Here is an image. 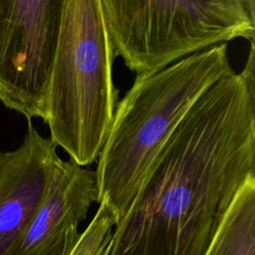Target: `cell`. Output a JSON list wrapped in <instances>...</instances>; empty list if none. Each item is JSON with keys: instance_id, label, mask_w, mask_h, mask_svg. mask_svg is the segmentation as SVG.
Returning a JSON list of instances; mask_svg holds the SVG:
<instances>
[{"instance_id": "obj_9", "label": "cell", "mask_w": 255, "mask_h": 255, "mask_svg": "<svg viewBox=\"0 0 255 255\" xmlns=\"http://www.w3.org/2000/svg\"><path fill=\"white\" fill-rule=\"evenodd\" d=\"M99 204L87 228L70 235L62 255H108L118 217L106 199Z\"/></svg>"}, {"instance_id": "obj_4", "label": "cell", "mask_w": 255, "mask_h": 255, "mask_svg": "<svg viewBox=\"0 0 255 255\" xmlns=\"http://www.w3.org/2000/svg\"><path fill=\"white\" fill-rule=\"evenodd\" d=\"M114 54L136 75L242 38L254 41L246 0H101Z\"/></svg>"}, {"instance_id": "obj_1", "label": "cell", "mask_w": 255, "mask_h": 255, "mask_svg": "<svg viewBox=\"0 0 255 255\" xmlns=\"http://www.w3.org/2000/svg\"><path fill=\"white\" fill-rule=\"evenodd\" d=\"M255 46L243 70L209 88L160 150L108 255H204L255 175Z\"/></svg>"}, {"instance_id": "obj_7", "label": "cell", "mask_w": 255, "mask_h": 255, "mask_svg": "<svg viewBox=\"0 0 255 255\" xmlns=\"http://www.w3.org/2000/svg\"><path fill=\"white\" fill-rule=\"evenodd\" d=\"M94 202H98L95 171L61 159L12 255H62Z\"/></svg>"}, {"instance_id": "obj_10", "label": "cell", "mask_w": 255, "mask_h": 255, "mask_svg": "<svg viewBox=\"0 0 255 255\" xmlns=\"http://www.w3.org/2000/svg\"><path fill=\"white\" fill-rule=\"evenodd\" d=\"M246 1H247L248 5H249L250 9L253 10V11H255V9H254V0H246Z\"/></svg>"}, {"instance_id": "obj_2", "label": "cell", "mask_w": 255, "mask_h": 255, "mask_svg": "<svg viewBox=\"0 0 255 255\" xmlns=\"http://www.w3.org/2000/svg\"><path fill=\"white\" fill-rule=\"evenodd\" d=\"M232 73L227 44L222 43L157 72L136 75L118 102L95 171L98 203L106 199L118 223L128 214L160 150L189 109Z\"/></svg>"}, {"instance_id": "obj_8", "label": "cell", "mask_w": 255, "mask_h": 255, "mask_svg": "<svg viewBox=\"0 0 255 255\" xmlns=\"http://www.w3.org/2000/svg\"><path fill=\"white\" fill-rule=\"evenodd\" d=\"M204 255H255V175L240 187Z\"/></svg>"}, {"instance_id": "obj_6", "label": "cell", "mask_w": 255, "mask_h": 255, "mask_svg": "<svg viewBox=\"0 0 255 255\" xmlns=\"http://www.w3.org/2000/svg\"><path fill=\"white\" fill-rule=\"evenodd\" d=\"M60 160L56 143L31 120L19 147L0 149V255H12Z\"/></svg>"}, {"instance_id": "obj_5", "label": "cell", "mask_w": 255, "mask_h": 255, "mask_svg": "<svg viewBox=\"0 0 255 255\" xmlns=\"http://www.w3.org/2000/svg\"><path fill=\"white\" fill-rule=\"evenodd\" d=\"M65 1L0 0V101L28 120H46Z\"/></svg>"}, {"instance_id": "obj_3", "label": "cell", "mask_w": 255, "mask_h": 255, "mask_svg": "<svg viewBox=\"0 0 255 255\" xmlns=\"http://www.w3.org/2000/svg\"><path fill=\"white\" fill-rule=\"evenodd\" d=\"M101 0H66L49 83L50 138L81 166L97 161L119 102Z\"/></svg>"}]
</instances>
